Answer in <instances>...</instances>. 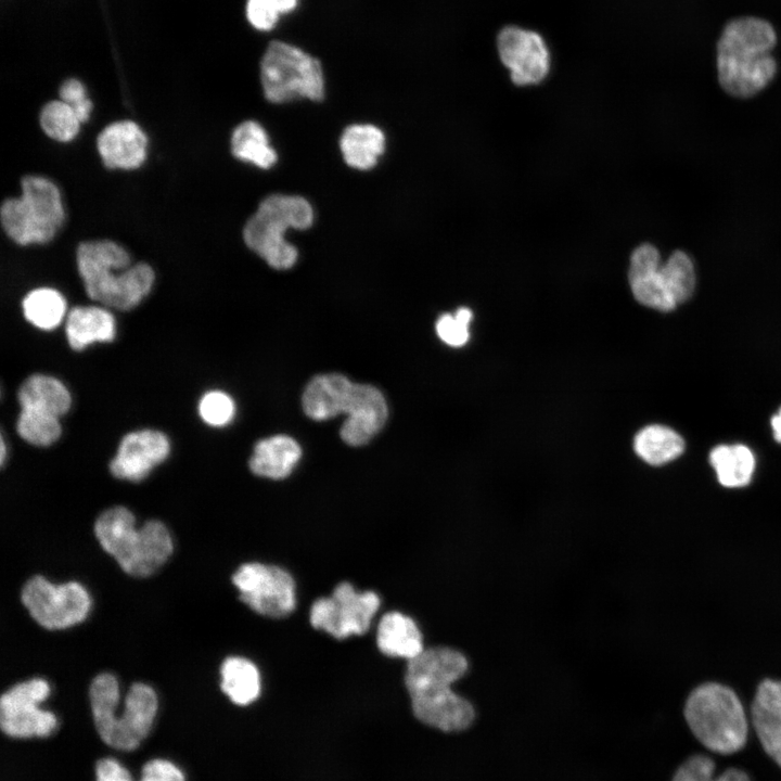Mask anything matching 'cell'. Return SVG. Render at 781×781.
<instances>
[{
	"label": "cell",
	"instance_id": "6da1fadb",
	"mask_svg": "<svg viewBox=\"0 0 781 781\" xmlns=\"http://www.w3.org/2000/svg\"><path fill=\"white\" fill-rule=\"evenodd\" d=\"M468 660L448 646L424 649L408 661L405 684L414 717L443 732H460L475 720L470 701L451 690V684L468 670Z\"/></svg>",
	"mask_w": 781,
	"mask_h": 781
},
{
	"label": "cell",
	"instance_id": "7a4b0ae2",
	"mask_svg": "<svg viewBox=\"0 0 781 781\" xmlns=\"http://www.w3.org/2000/svg\"><path fill=\"white\" fill-rule=\"evenodd\" d=\"M778 34L767 20L741 16L722 28L716 46V67L721 88L738 98H750L766 88L778 71L773 50Z\"/></svg>",
	"mask_w": 781,
	"mask_h": 781
},
{
	"label": "cell",
	"instance_id": "3957f363",
	"mask_svg": "<svg viewBox=\"0 0 781 781\" xmlns=\"http://www.w3.org/2000/svg\"><path fill=\"white\" fill-rule=\"evenodd\" d=\"M76 263L87 295L118 310L137 307L149 295L155 280L149 264L132 265L128 251L112 240L80 243Z\"/></svg>",
	"mask_w": 781,
	"mask_h": 781
},
{
	"label": "cell",
	"instance_id": "277c9868",
	"mask_svg": "<svg viewBox=\"0 0 781 781\" xmlns=\"http://www.w3.org/2000/svg\"><path fill=\"white\" fill-rule=\"evenodd\" d=\"M131 511L121 505L102 512L94 523L95 537L105 552L112 555L123 571L135 577L155 573L172 552V540L167 527L157 520L135 526Z\"/></svg>",
	"mask_w": 781,
	"mask_h": 781
},
{
	"label": "cell",
	"instance_id": "5b68a950",
	"mask_svg": "<svg viewBox=\"0 0 781 781\" xmlns=\"http://www.w3.org/2000/svg\"><path fill=\"white\" fill-rule=\"evenodd\" d=\"M683 714L692 734L710 752L734 754L747 741L743 705L724 684L708 682L695 688L687 699Z\"/></svg>",
	"mask_w": 781,
	"mask_h": 781
},
{
	"label": "cell",
	"instance_id": "8992f818",
	"mask_svg": "<svg viewBox=\"0 0 781 781\" xmlns=\"http://www.w3.org/2000/svg\"><path fill=\"white\" fill-rule=\"evenodd\" d=\"M65 208L57 185L43 176L21 180V195L3 201L0 220L5 234L16 244H46L65 221Z\"/></svg>",
	"mask_w": 781,
	"mask_h": 781
},
{
	"label": "cell",
	"instance_id": "52a82bcc",
	"mask_svg": "<svg viewBox=\"0 0 781 781\" xmlns=\"http://www.w3.org/2000/svg\"><path fill=\"white\" fill-rule=\"evenodd\" d=\"M312 219V207L304 197L271 194L246 221L243 239L269 266L289 269L296 263L297 249L284 239V232L289 228L305 230Z\"/></svg>",
	"mask_w": 781,
	"mask_h": 781
},
{
	"label": "cell",
	"instance_id": "ba28073f",
	"mask_svg": "<svg viewBox=\"0 0 781 781\" xmlns=\"http://www.w3.org/2000/svg\"><path fill=\"white\" fill-rule=\"evenodd\" d=\"M260 81L266 99L272 103L299 98L321 101L324 98L320 61L280 40L271 41L261 57Z\"/></svg>",
	"mask_w": 781,
	"mask_h": 781
},
{
	"label": "cell",
	"instance_id": "9c48e42d",
	"mask_svg": "<svg viewBox=\"0 0 781 781\" xmlns=\"http://www.w3.org/2000/svg\"><path fill=\"white\" fill-rule=\"evenodd\" d=\"M21 600L30 616L49 630L81 623L91 606L90 596L79 582L54 585L39 575L25 582Z\"/></svg>",
	"mask_w": 781,
	"mask_h": 781
},
{
	"label": "cell",
	"instance_id": "30bf717a",
	"mask_svg": "<svg viewBox=\"0 0 781 781\" xmlns=\"http://www.w3.org/2000/svg\"><path fill=\"white\" fill-rule=\"evenodd\" d=\"M381 604L373 591L358 592L351 584H338L331 597L316 600L309 619L313 628L323 630L335 639L363 635Z\"/></svg>",
	"mask_w": 781,
	"mask_h": 781
},
{
	"label": "cell",
	"instance_id": "8fae6325",
	"mask_svg": "<svg viewBox=\"0 0 781 781\" xmlns=\"http://www.w3.org/2000/svg\"><path fill=\"white\" fill-rule=\"evenodd\" d=\"M232 581L240 599L257 614L281 618L295 609V581L282 567L245 563L235 571Z\"/></svg>",
	"mask_w": 781,
	"mask_h": 781
},
{
	"label": "cell",
	"instance_id": "7c38bea8",
	"mask_svg": "<svg viewBox=\"0 0 781 781\" xmlns=\"http://www.w3.org/2000/svg\"><path fill=\"white\" fill-rule=\"evenodd\" d=\"M50 686L42 678L20 682L0 699V727L11 738H44L57 726L55 715L39 705L49 696Z\"/></svg>",
	"mask_w": 781,
	"mask_h": 781
},
{
	"label": "cell",
	"instance_id": "4fadbf2b",
	"mask_svg": "<svg viewBox=\"0 0 781 781\" xmlns=\"http://www.w3.org/2000/svg\"><path fill=\"white\" fill-rule=\"evenodd\" d=\"M497 49L515 85L539 84L549 73V49L543 38L534 30L507 26L498 34Z\"/></svg>",
	"mask_w": 781,
	"mask_h": 781
},
{
	"label": "cell",
	"instance_id": "5bb4252c",
	"mask_svg": "<svg viewBox=\"0 0 781 781\" xmlns=\"http://www.w3.org/2000/svg\"><path fill=\"white\" fill-rule=\"evenodd\" d=\"M170 452L167 436L156 430H140L123 437L115 457L110 462L111 473L129 482H140Z\"/></svg>",
	"mask_w": 781,
	"mask_h": 781
},
{
	"label": "cell",
	"instance_id": "9a60e30c",
	"mask_svg": "<svg viewBox=\"0 0 781 781\" xmlns=\"http://www.w3.org/2000/svg\"><path fill=\"white\" fill-rule=\"evenodd\" d=\"M157 695L150 686L133 683L124 701V708L115 722L110 746L120 751H133L149 734L156 713Z\"/></svg>",
	"mask_w": 781,
	"mask_h": 781
},
{
	"label": "cell",
	"instance_id": "2e32d148",
	"mask_svg": "<svg viewBox=\"0 0 781 781\" xmlns=\"http://www.w3.org/2000/svg\"><path fill=\"white\" fill-rule=\"evenodd\" d=\"M628 280L640 304L661 311L677 306L668 291L660 253L653 245L642 244L632 252Z\"/></svg>",
	"mask_w": 781,
	"mask_h": 781
},
{
	"label": "cell",
	"instance_id": "e0dca14e",
	"mask_svg": "<svg viewBox=\"0 0 781 781\" xmlns=\"http://www.w3.org/2000/svg\"><path fill=\"white\" fill-rule=\"evenodd\" d=\"M148 136L133 120L123 119L105 126L97 137V150L105 167L133 170L146 159Z\"/></svg>",
	"mask_w": 781,
	"mask_h": 781
},
{
	"label": "cell",
	"instance_id": "ac0fdd59",
	"mask_svg": "<svg viewBox=\"0 0 781 781\" xmlns=\"http://www.w3.org/2000/svg\"><path fill=\"white\" fill-rule=\"evenodd\" d=\"M341 427V437L349 446L368 444L387 419V405L382 393L369 384H355Z\"/></svg>",
	"mask_w": 781,
	"mask_h": 781
},
{
	"label": "cell",
	"instance_id": "d6986e66",
	"mask_svg": "<svg viewBox=\"0 0 781 781\" xmlns=\"http://www.w3.org/2000/svg\"><path fill=\"white\" fill-rule=\"evenodd\" d=\"M751 720L761 747L781 768V681L766 679L759 683Z\"/></svg>",
	"mask_w": 781,
	"mask_h": 781
},
{
	"label": "cell",
	"instance_id": "ffe728a7",
	"mask_svg": "<svg viewBox=\"0 0 781 781\" xmlns=\"http://www.w3.org/2000/svg\"><path fill=\"white\" fill-rule=\"evenodd\" d=\"M355 384L338 373L315 376L303 394V408L312 420L325 421L345 413Z\"/></svg>",
	"mask_w": 781,
	"mask_h": 781
},
{
	"label": "cell",
	"instance_id": "44dd1931",
	"mask_svg": "<svg viewBox=\"0 0 781 781\" xmlns=\"http://www.w3.org/2000/svg\"><path fill=\"white\" fill-rule=\"evenodd\" d=\"M116 334L114 316L99 306H76L65 319V335L74 350H82L92 343L112 342Z\"/></svg>",
	"mask_w": 781,
	"mask_h": 781
},
{
	"label": "cell",
	"instance_id": "7402d4cb",
	"mask_svg": "<svg viewBox=\"0 0 781 781\" xmlns=\"http://www.w3.org/2000/svg\"><path fill=\"white\" fill-rule=\"evenodd\" d=\"M376 644L386 656L408 661L424 650L418 625L411 617L399 612H388L382 616L376 631Z\"/></svg>",
	"mask_w": 781,
	"mask_h": 781
},
{
	"label": "cell",
	"instance_id": "603a6c76",
	"mask_svg": "<svg viewBox=\"0 0 781 781\" xmlns=\"http://www.w3.org/2000/svg\"><path fill=\"white\" fill-rule=\"evenodd\" d=\"M300 456L296 440L286 435H276L256 444L249 469L255 475L282 479L291 474Z\"/></svg>",
	"mask_w": 781,
	"mask_h": 781
},
{
	"label": "cell",
	"instance_id": "cb8c5ba5",
	"mask_svg": "<svg viewBox=\"0 0 781 781\" xmlns=\"http://www.w3.org/2000/svg\"><path fill=\"white\" fill-rule=\"evenodd\" d=\"M22 409H34L57 418L65 414L72 405L66 386L57 379L46 374H33L20 386L17 393Z\"/></svg>",
	"mask_w": 781,
	"mask_h": 781
},
{
	"label": "cell",
	"instance_id": "d4e9b609",
	"mask_svg": "<svg viewBox=\"0 0 781 781\" xmlns=\"http://www.w3.org/2000/svg\"><path fill=\"white\" fill-rule=\"evenodd\" d=\"M340 148L345 163L356 169L372 168L385 150V137L373 125L348 126L341 136Z\"/></svg>",
	"mask_w": 781,
	"mask_h": 781
},
{
	"label": "cell",
	"instance_id": "484cf974",
	"mask_svg": "<svg viewBox=\"0 0 781 781\" xmlns=\"http://www.w3.org/2000/svg\"><path fill=\"white\" fill-rule=\"evenodd\" d=\"M220 688L232 703L245 706L259 696L260 675L251 661L240 656L227 657L220 666Z\"/></svg>",
	"mask_w": 781,
	"mask_h": 781
},
{
	"label": "cell",
	"instance_id": "4316f807",
	"mask_svg": "<svg viewBox=\"0 0 781 781\" xmlns=\"http://www.w3.org/2000/svg\"><path fill=\"white\" fill-rule=\"evenodd\" d=\"M230 148L235 158L263 169L277 162V153L270 146L265 129L255 120L243 121L234 128Z\"/></svg>",
	"mask_w": 781,
	"mask_h": 781
},
{
	"label": "cell",
	"instance_id": "83f0119b",
	"mask_svg": "<svg viewBox=\"0 0 781 781\" xmlns=\"http://www.w3.org/2000/svg\"><path fill=\"white\" fill-rule=\"evenodd\" d=\"M636 453L651 465H662L678 458L684 449L681 436L671 428L653 424L639 431L633 440Z\"/></svg>",
	"mask_w": 781,
	"mask_h": 781
},
{
	"label": "cell",
	"instance_id": "f1b7e54d",
	"mask_svg": "<svg viewBox=\"0 0 781 781\" xmlns=\"http://www.w3.org/2000/svg\"><path fill=\"white\" fill-rule=\"evenodd\" d=\"M709 461L725 487L747 485L755 469L754 454L743 445L717 446L710 451Z\"/></svg>",
	"mask_w": 781,
	"mask_h": 781
},
{
	"label": "cell",
	"instance_id": "f546056e",
	"mask_svg": "<svg viewBox=\"0 0 781 781\" xmlns=\"http://www.w3.org/2000/svg\"><path fill=\"white\" fill-rule=\"evenodd\" d=\"M89 701L97 732L106 743L112 734L119 702L116 677L108 673L95 676L89 688Z\"/></svg>",
	"mask_w": 781,
	"mask_h": 781
},
{
	"label": "cell",
	"instance_id": "4dcf8cb0",
	"mask_svg": "<svg viewBox=\"0 0 781 781\" xmlns=\"http://www.w3.org/2000/svg\"><path fill=\"white\" fill-rule=\"evenodd\" d=\"M22 309L29 323L46 331L57 328L67 316L64 296L52 287H37L28 292L23 298Z\"/></svg>",
	"mask_w": 781,
	"mask_h": 781
},
{
	"label": "cell",
	"instance_id": "1f68e13d",
	"mask_svg": "<svg viewBox=\"0 0 781 781\" xmlns=\"http://www.w3.org/2000/svg\"><path fill=\"white\" fill-rule=\"evenodd\" d=\"M39 124L50 139L57 142H69L78 135L81 121L67 103L62 100H52L41 108Z\"/></svg>",
	"mask_w": 781,
	"mask_h": 781
},
{
	"label": "cell",
	"instance_id": "d6a6232c",
	"mask_svg": "<svg viewBox=\"0 0 781 781\" xmlns=\"http://www.w3.org/2000/svg\"><path fill=\"white\" fill-rule=\"evenodd\" d=\"M59 419L47 412L21 408L16 431L25 441L34 446L47 447L61 436L62 427Z\"/></svg>",
	"mask_w": 781,
	"mask_h": 781
},
{
	"label": "cell",
	"instance_id": "836d02e7",
	"mask_svg": "<svg viewBox=\"0 0 781 781\" xmlns=\"http://www.w3.org/2000/svg\"><path fill=\"white\" fill-rule=\"evenodd\" d=\"M671 781H752L750 776L739 768H728L716 773L715 761L703 754L687 758L676 770Z\"/></svg>",
	"mask_w": 781,
	"mask_h": 781
},
{
	"label": "cell",
	"instance_id": "e575fe53",
	"mask_svg": "<svg viewBox=\"0 0 781 781\" xmlns=\"http://www.w3.org/2000/svg\"><path fill=\"white\" fill-rule=\"evenodd\" d=\"M663 266L674 302L676 305L686 302L695 286V272L691 258L686 253L676 251Z\"/></svg>",
	"mask_w": 781,
	"mask_h": 781
},
{
	"label": "cell",
	"instance_id": "d590c367",
	"mask_svg": "<svg viewBox=\"0 0 781 781\" xmlns=\"http://www.w3.org/2000/svg\"><path fill=\"white\" fill-rule=\"evenodd\" d=\"M297 0H247L246 17L251 25L258 30H270L279 21L281 14L293 11Z\"/></svg>",
	"mask_w": 781,
	"mask_h": 781
},
{
	"label": "cell",
	"instance_id": "8d00e7d4",
	"mask_svg": "<svg viewBox=\"0 0 781 781\" xmlns=\"http://www.w3.org/2000/svg\"><path fill=\"white\" fill-rule=\"evenodd\" d=\"M235 406L232 398L220 390L207 392L199 402L201 419L212 426L227 425L234 417Z\"/></svg>",
	"mask_w": 781,
	"mask_h": 781
},
{
	"label": "cell",
	"instance_id": "74e56055",
	"mask_svg": "<svg viewBox=\"0 0 781 781\" xmlns=\"http://www.w3.org/2000/svg\"><path fill=\"white\" fill-rule=\"evenodd\" d=\"M472 311L466 307L459 308L454 315L444 313L436 322L439 338L449 346H463L470 336L469 324Z\"/></svg>",
	"mask_w": 781,
	"mask_h": 781
},
{
	"label": "cell",
	"instance_id": "f35d334b",
	"mask_svg": "<svg viewBox=\"0 0 781 781\" xmlns=\"http://www.w3.org/2000/svg\"><path fill=\"white\" fill-rule=\"evenodd\" d=\"M60 100L67 103L77 114L81 124L89 120L93 104L88 98L86 87L76 79H66L59 90Z\"/></svg>",
	"mask_w": 781,
	"mask_h": 781
},
{
	"label": "cell",
	"instance_id": "ab89813d",
	"mask_svg": "<svg viewBox=\"0 0 781 781\" xmlns=\"http://www.w3.org/2000/svg\"><path fill=\"white\" fill-rule=\"evenodd\" d=\"M140 781H185V778L174 763L155 758L144 764Z\"/></svg>",
	"mask_w": 781,
	"mask_h": 781
},
{
	"label": "cell",
	"instance_id": "60d3db41",
	"mask_svg": "<svg viewBox=\"0 0 781 781\" xmlns=\"http://www.w3.org/2000/svg\"><path fill=\"white\" fill-rule=\"evenodd\" d=\"M97 781H132L129 771L114 758H102L95 765Z\"/></svg>",
	"mask_w": 781,
	"mask_h": 781
},
{
	"label": "cell",
	"instance_id": "b9f144b4",
	"mask_svg": "<svg viewBox=\"0 0 781 781\" xmlns=\"http://www.w3.org/2000/svg\"><path fill=\"white\" fill-rule=\"evenodd\" d=\"M771 427L777 441L781 443V408L771 419Z\"/></svg>",
	"mask_w": 781,
	"mask_h": 781
},
{
	"label": "cell",
	"instance_id": "7bdbcfd3",
	"mask_svg": "<svg viewBox=\"0 0 781 781\" xmlns=\"http://www.w3.org/2000/svg\"><path fill=\"white\" fill-rule=\"evenodd\" d=\"M0 445H1V449H0V451H1V452H0V463H1V465H3V463H4L5 459H7V446H5V440H4V438H3V435L1 436Z\"/></svg>",
	"mask_w": 781,
	"mask_h": 781
}]
</instances>
